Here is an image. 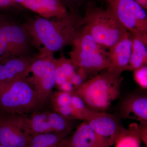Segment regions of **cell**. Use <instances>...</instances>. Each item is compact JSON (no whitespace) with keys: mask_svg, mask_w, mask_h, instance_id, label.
I'll list each match as a JSON object with an SVG mask.
<instances>
[{"mask_svg":"<svg viewBox=\"0 0 147 147\" xmlns=\"http://www.w3.org/2000/svg\"><path fill=\"white\" fill-rule=\"evenodd\" d=\"M45 106L28 77L0 84V113L25 115Z\"/></svg>","mask_w":147,"mask_h":147,"instance_id":"obj_4","label":"cell"},{"mask_svg":"<svg viewBox=\"0 0 147 147\" xmlns=\"http://www.w3.org/2000/svg\"><path fill=\"white\" fill-rule=\"evenodd\" d=\"M147 45L133 35L132 51L127 70L134 71L143 66L147 65Z\"/></svg>","mask_w":147,"mask_h":147,"instance_id":"obj_18","label":"cell"},{"mask_svg":"<svg viewBox=\"0 0 147 147\" xmlns=\"http://www.w3.org/2000/svg\"><path fill=\"white\" fill-rule=\"evenodd\" d=\"M37 47L54 53L73 44L82 26V18L73 13L61 18L38 17L24 25Z\"/></svg>","mask_w":147,"mask_h":147,"instance_id":"obj_1","label":"cell"},{"mask_svg":"<svg viewBox=\"0 0 147 147\" xmlns=\"http://www.w3.org/2000/svg\"><path fill=\"white\" fill-rule=\"evenodd\" d=\"M86 121L95 132L110 147L115 144L125 128L115 116L104 112L99 113Z\"/></svg>","mask_w":147,"mask_h":147,"instance_id":"obj_11","label":"cell"},{"mask_svg":"<svg viewBox=\"0 0 147 147\" xmlns=\"http://www.w3.org/2000/svg\"><path fill=\"white\" fill-rule=\"evenodd\" d=\"M69 1H71L75 3H78L82 1L83 0H69Z\"/></svg>","mask_w":147,"mask_h":147,"instance_id":"obj_31","label":"cell"},{"mask_svg":"<svg viewBox=\"0 0 147 147\" xmlns=\"http://www.w3.org/2000/svg\"><path fill=\"white\" fill-rule=\"evenodd\" d=\"M87 77L88 76L85 71L79 68L78 71L71 76L69 81L73 84L76 88L86 82Z\"/></svg>","mask_w":147,"mask_h":147,"instance_id":"obj_24","label":"cell"},{"mask_svg":"<svg viewBox=\"0 0 147 147\" xmlns=\"http://www.w3.org/2000/svg\"><path fill=\"white\" fill-rule=\"evenodd\" d=\"M31 38L24 26L0 14V64L15 57L28 56Z\"/></svg>","mask_w":147,"mask_h":147,"instance_id":"obj_6","label":"cell"},{"mask_svg":"<svg viewBox=\"0 0 147 147\" xmlns=\"http://www.w3.org/2000/svg\"><path fill=\"white\" fill-rule=\"evenodd\" d=\"M70 59L74 63L89 75H95L107 69L110 64L109 50L102 47L83 28L75 38Z\"/></svg>","mask_w":147,"mask_h":147,"instance_id":"obj_5","label":"cell"},{"mask_svg":"<svg viewBox=\"0 0 147 147\" xmlns=\"http://www.w3.org/2000/svg\"><path fill=\"white\" fill-rule=\"evenodd\" d=\"M121 82V77L105 69L76 87L73 92L90 109L103 113L119 97Z\"/></svg>","mask_w":147,"mask_h":147,"instance_id":"obj_3","label":"cell"},{"mask_svg":"<svg viewBox=\"0 0 147 147\" xmlns=\"http://www.w3.org/2000/svg\"><path fill=\"white\" fill-rule=\"evenodd\" d=\"M122 118L135 120L141 124L147 123V97L143 95H133L127 98L121 105Z\"/></svg>","mask_w":147,"mask_h":147,"instance_id":"obj_16","label":"cell"},{"mask_svg":"<svg viewBox=\"0 0 147 147\" xmlns=\"http://www.w3.org/2000/svg\"><path fill=\"white\" fill-rule=\"evenodd\" d=\"M36 56L11 58L0 64V84L28 77Z\"/></svg>","mask_w":147,"mask_h":147,"instance_id":"obj_14","label":"cell"},{"mask_svg":"<svg viewBox=\"0 0 147 147\" xmlns=\"http://www.w3.org/2000/svg\"><path fill=\"white\" fill-rule=\"evenodd\" d=\"M56 60L62 68L68 81L79 69V67L76 66L71 59L62 57L58 59H56Z\"/></svg>","mask_w":147,"mask_h":147,"instance_id":"obj_22","label":"cell"},{"mask_svg":"<svg viewBox=\"0 0 147 147\" xmlns=\"http://www.w3.org/2000/svg\"><path fill=\"white\" fill-rule=\"evenodd\" d=\"M21 5L42 18H61L69 13L61 0H26Z\"/></svg>","mask_w":147,"mask_h":147,"instance_id":"obj_15","label":"cell"},{"mask_svg":"<svg viewBox=\"0 0 147 147\" xmlns=\"http://www.w3.org/2000/svg\"><path fill=\"white\" fill-rule=\"evenodd\" d=\"M145 10L147 9V0H134Z\"/></svg>","mask_w":147,"mask_h":147,"instance_id":"obj_29","label":"cell"},{"mask_svg":"<svg viewBox=\"0 0 147 147\" xmlns=\"http://www.w3.org/2000/svg\"><path fill=\"white\" fill-rule=\"evenodd\" d=\"M25 115L0 113V145L27 146L32 136L27 131Z\"/></svg>","mask_w":147,"mask_h":147,"instance_id":"obj_10","label":"cell"},{"mask_svg":"<svg viewBox=\"0 0 147 147\" xmlns=\"http://www.w3.org/2000/svg\"><path fill=\"white\" fill-rule=\"evenodd\" d=\"M133 35L129 33L109 50L110 64L107 70L113 75L120 77L127 70L132 51Z\"/></svg>","mask_w":147,"mask_h":147,"instance_id":"obj_12","label":"cell"},{"mask_svg":"<svg viewBox=\"0 0 147 147\" xmlns=\"http://www.w3.org/2000/svg\"><path fill=\"white\" fill-rule=\"evenodd\" d=\"M141 124L132 123L124 128L116 140L115 147H140Z\"/></svg>","mask_w":147,"mask_h":147,"instance_id":"obj_17","label":"cell"},{"mask_svg":"<svg viewBox=\"0 0 147 147\" xmlns=\"http://www.w3.org/2000/svg\"><path fill=\"white\" fill-rule=\"evenodd\" d=\"M141 140L144 143L146 147L147 146V123L141 124Z\"/></svg>","mask_w":147,"mask_h":147,"instance_id":"obj_27","label":"cell"},{"mask_svg":"<svg viewBox=\"0 0 147 147\" xmlns=\"http://www.w3.org/2000/svg\"><path fill=\"white\" fill-rule=\"evenodd\" d=\"M15 3H19L22 4V3L25 1L26 0H13Z\"/></svg>","mask_w":147,"mask_h":147,"instance_id":"obj_30","label":"cell"},{"mask_svg":"<svg viewBox=\"0 0 147 147\" xmlns=\"http://www.w3.org/2000/svg\"><path fill=\"white\" fill-rule=\"evenodd\" d=\"M72 93L58 90L53 92L50 99V105L54 111L71 104Z\"/></svg>","mask_w":147,"mask_h":147,"instance_id":"obj_20","label":"cell"},{"mask_svg":"<svg viewBox=\"0 0 147 147\" xmlns=\"http://www.w3.org/2000/svg\"><path fill=\"white\" fill-rule=\"evenodd\" d=\"M15 3L13 0H0V8L9 6Z\"/></svg>","mask_w":147,"mask_h":147,"instance_id":"obj_28","label":"cell"},{"mask_svg":"<svg viewBox=\"0 0 147 147\" xmlns=\"http://www.w3.org/2000/svg\"><path fill=\"white\" fill-rule=\"evenodd\" d=\"M82 24L95 40L108 50L129 32L109 7L104 9L90 5Z\"/></svg>","mask_w":147,"mask_h":147,"instance_id":"obj_2","label":"cell"},{"mask_svg":"<svg viewBox=\"0 0 147 147\" xmlns=\"http://www.w3.org/2000/svg\"><path fill=\"white\" fill-rule=\"evenodd\" d=\"M48 106L25 115L26 129L30 135L71 131L73 120L64 117L52 108L50 110Z\"/></svg>","mask_w":147,"mask_h":147,"instance_id":"obj_9","label":"cell"},{"mask_svg":"<svg viewBox=\"0 0 147 147\" xmlns=\"http://www.w3.org/2000/svg\"><path fill=\"white\" fill-rule=\"evenodd\" d=\"M134 71V77L135 82L142 88L146 89L147 88V65L143 66Z\"/></svg>","mask_w":147,"mask_h":147,"instance_id":"obj_23","label":"cell"},{"mask_svg":"<svg viewBox=\"0 0 147 147\" xmlns=\"http://www.w3.org/2000/svg\"><path fill=\"white\" fill-rule=\"evenodd\" d=\"M71 131L45 133L32 136L26 147H57Z\"/></svg>","mask_w":147,"mask_h":147,"instance_id":"obj_19","label":"cell"},{"mask_svg":"<svg viewBox=\"0 0 147 147\" xmlns=\"http://www.w3.org/2000/svg\"><path fill=\"white\" fill-rule=\"evenodd\" d=\"M120 22L134 36L147 45L146 10L134 0H106Z\"/></svg>","mask_w":147,"mask_h":147,"instance_id":"obj_8","label":"cell"},{"mask_svg":"<svg viewBox=\"0 0 147 147\" xmlns=\"http://www.w3.org/2000/svg\"><path fill=\"white\" fill-rule=\"evenodd\" d=\"M71 105L74 108L82 113L86 118V121L94 117L99 113L88 108L82 98L74 92L71 96Z\"/></svg>","mask_w":147,"mask_h":147,"instance_id":"obj_21","label":"cell"},{"mask_svg":"<svg viewBox=\"0 0 147 147\" xmlns=\"http://www.w3.org/2000/svg\"><path fill=\"white\" fill-rule=\"evenodd\" d=\"M0 147H7L5 146H3V145H0Z\"/></svg>","mask_w":147,"mask_h":147,"instance_id":"obj_32","label":"cell"},{"mask_svg":"<svg viewBox=\"0 0 147 147\" xmlns=\"http://www.w3.org/2000/svg\"><path fill=\"white\" fill-rule=\"evenodd\" d=\"M30 68L32 76L28 77L33 85L38 97L44 106L50 105V99L55 86V59L53 53L40 49Z\"/></svg>","mask_w":147,"mask_h":147,"instance_id":"obj_7","label":"cell"},{"mask_svg":"<svg viewBox=\"0 0 147 147\" xmlns=\"http://www.w3.org/2000/svg\"><path fill=\"white\" fill-rule=\"evenodd\" d=\"M57 147H110L84 121L73 134L62 140Z\"/></svg>","mask_w":147,"mask_h":147,"instance_id":"obj_13","label":"cell"},{"mask_svg":"<svg viewBox=\"0 0 147 147\" xmlns=\"http://www.w3.org/2000/svg\"><path fill=\"white\" fill-rule=\"evenodd\" d=\"M55 65H56V68H55V86L57 88L64 82L67 81V78L66 76L65 73L63 70L62 68L56 61V59H55Z\"/></svg>","mask_w":147,"mask_h":147,"instance_id":"obj_25","label":"cell"},{"mask_svg":"<svg viewBox=\"0 0 147 147\" xmlns=\"http://www.w3.org/2000/svg\"><path fill=\"white\" fill-rule=\"evenodd\" d=\"M57 88L59 90L69 93L73 92L75 89L73 84L68 80L64 82Z\"/></svg>","mask_w":147,"mask_h":147,"instance_id":"obj_26","label":"cell"}]
</instances>
